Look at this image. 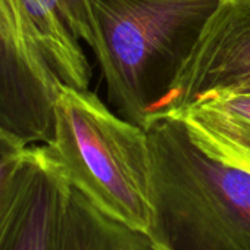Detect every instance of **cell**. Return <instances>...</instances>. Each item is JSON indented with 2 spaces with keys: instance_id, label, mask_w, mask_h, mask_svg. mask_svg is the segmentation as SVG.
Here are the masks:
<instances>
[{
  "instance_id": "8fae6325",
  "label": "cell",
  "mask_w": 250,
  "mask_h": 250,
  "mask_svg": "<svg viewBox=\"0 0 250 250\" xmlns=\"http://www.w3.org/2000/svg\"><path fill=\"white\" fill-rule=\"evenodd\" d=\"M246 93H250V91H246Z\"/></svg>"
},
{
  "instance_id": "277c9868",
  "label": "cell",
  "mask_w": 250,
  "mask_h": 250,
  "mask_svg": "<svg viewBox=\"0 0 250 250\" xmlns=\"http://www.w3.org/2000/svg\"><path fill=\"white\" fill-rule=\"evenodd\" d=\"M62 85L31 42L17 0H0V127L27 146L47 145Z\"/></svg>"
},
{
  "instance_id": "52a82bcc",
  "label": "cell",
  "mask_w": 250,
  "mask_h": 250,
  "mask_svg": "<svg viewBox=\"0 0 250 250\" xmlns=\"http://www.w3.org/2000/svg\"><path fill=\"white\" fill-rule=\"evenodd\" d=\"M27 33L63 85L87 90L91 66L80 44L87 39L84 0H17Z\"/></svg>"
},
{
  "instance_id": "6da1fadb",
  "label": "cell",
  "mask_w": 250,
  "mask_h": 250,
  "mask_svg": "<svg viewBox=\"0 0 250 250\" xmlns=\"http://www.w3.org/2000/svg\"><path fill=\"white\" fill-rule=\"evenodd\" d=\"M155 250H250V171L208 145L175 113L146 127Z\"/></svg>"
},
{
  "instance_id": "ba28073f",
  "label": "cell",
  "mask_w": 250,
  "mask_h": 250,
  "mask_svg": "<svg viewBox=\"0 0 250 250\" xmlns=\"http://www.w3.org/2000/svg\"><path fill=\"white\" fill-rule=\"evenodd\" d=\"M175 115L215 150L250 171V93L203 94Z\"/></svg>"
},
{
  "instance_id": "3957f363",
  "label": "cell",
  "mask_w": 250,
  "mask_h": 250,
  "mask_svg": "<svg viewBox=\"0 0 250 250\" xmlns=\"http://www.w3.org/2000/svg\"><path fill=\"white\" fill-rule=\"evenodd\" d=\"M46 146L71 186L94 206L147 231L152 159L146 128L115 115L88 88L62 85Z\"/></svg>"
},
{
  "instance_id": "9c48e42d",
  "label": "cell",
  "mask_w": 250,
  "mask_h": 250,
  "mask_svg": "<svg viewBox=\"0 0 250 250\" xmlns=\"http://www.w3.org/2000/svg\"><path fill=\"white\" fill-rule=\"evenodd\" d=\"M61 250H155L146 231L109 216L72 187Z\"/></svg>"
},
{
  "instance_id": "5b68a950",
  "label": "cell",
  "mask_w": 250,
  "mask_h": 250,
  "mask_svg": "<svg viewBox=\"0 0 250 250\" xmlns=\"http://www.w3.org/2000/svg\"><path fill=\"white\" fill-rule=\"evenodd\" d=\"M221 91H250V0H221L178 72L162 115Z\"/></svg>"
},
{
  "instance_id": "30bf717a",
  "label": "cell",
  "mask_w": 250,
  "mask_h": 250,
  "mask_svg": "<svg viewBox=\"0 0 250 250\" xmlns=\"http://www.w3.org/2000/svg\"><path fill=\"white\" fill-rule=\"evenodd\" d=\"M28 146L0 127V237L11 210Z\"/></svg>"
},
{
  "instance_id": "8992f818",
  "label": "cell",
  "mask_w": 250,
  "mask_h": 250,
  "mask_svg": "<svg viewBox=\"0 0 250 250\" xmlns=\"http://www.w3.org/2000/svg\"><path fill=\"white\" fill-rule=\"evenodd\" d=\"M72 186L46 145L28 146L0 250H61Z\"/></svg>"
},
{
  "instance_id": "7a4b0ae2",
  "label": "cell",
  "mask_w": 250,
  "mask_h": 250,
  "mask_svg": "<svg viewBox=\"0 0 250 250\" xmlns=\"http://www.w3.org/2000/svg\"><path fill=\"white\" fill-rule=\"evenodd\" d=\"M221 0H84L85 43L110 103L146 128Z\"/></svg>"
}]
</instances>
